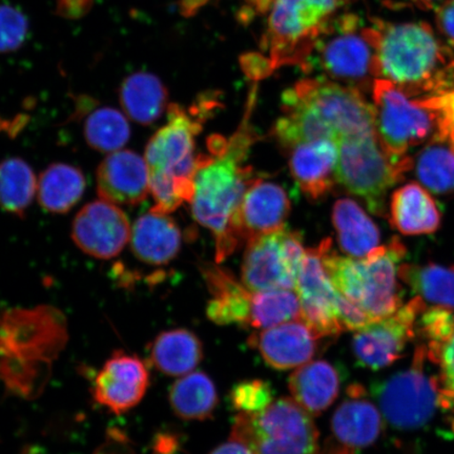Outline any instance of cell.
I'll return each instance as SVG.
<instances>
[{
	"instance_id": "obj_13",
	"label": "cell",
	"mask_w": 454,
	"mask_h": 454,
	"mask_svg": "<svg viewBox=\"0 0 454 454\" xmlns=\"http://www.w3.org/2000/svg\"><path fill=\"white\" fill-rule=\"evenodd\" d=\"M425 346L414 356L411 368L399 372L374 387L384 417L395 427L411 429L421 427L434 416L439 404V394L434 379L424 371Z\"/></svg>"
},
{
	"instance_id": "obj_6",
	"label": "cell",
	"mask_w": 454,
	"mask_h": 454,
	"mask_svg": "<svg viewBox=\"0 0 454 454\" xmlns=\"http://www.w3.org/2000/svg\"><path fill=\"white\" fill-rule=\"evenodd\" d=\"M348 0H252L258 13L268 14L261 48L270 71L302 66L312 44Z\"/></svg>"
},
{
	"instance_id": "obj_22",
	"label": "cell",
	"mask_w": 454,
	"mask_h": 454,
	"mask_svg": "<svg viewBox=\"0 0 454 454\" xmlns=\"http://www.w3.org/2000/svg\"><path fill=\"white\" fill-rule=\"evenodd\" d=\"M287 152L289 168L304 194L312 200L325 196L337 181V142L332 139L302 142Z\"/></svg>"
},
{
	"instance_id": "obj_33",
	"label": "cell",
	"mask_w": 454,
	"mask_h": 454,
	"mask_svg": "<svg viewBox=\"0 0 454 454\" xmlns=\"http://www.w3.org/2000/svg\"><path fill=\"white\" fill-rule=\"evenodd\" d=\"M37 192L35 174L20 158L0 161V208L24 217Z\"/></svg>"
},
{
	"instance_id": "obj_1",
	"label": "cell",
	"mask_w": 454,
	"mask_h": 454,
	"mask_svg": "<svg viewBox=\"0 0 454 454\" xmlns=\"http://www.w3.org/2000/svg\"><path fill=\"white\" fill-rule=\"evenodd\" d=\"M254 101V92L239 128L230 139L213 136L208 140L209 155L197 158L192 211L196 221L215 236L217 263L240 246L235 220L242 198L254 179L253 168L244 166L258 138L251 124Z\"/></svg>"
},
{
	"instance_id": "obj_14",
	"label": "cell",
	"mask_w": 454,
	"mask_h": 454,
	"mask_svg": "<svg viewBox=\"0 0 454 454\" xmlns=\"http://www.w3.org/2000/svg\"><path fill=\"white\" fill-rule=\"evenodd\" d=\"M425 309L424 300L416 297L393 315L356 331L353 350L357 362L373 371L393 364L414 336L419 317Z\"/></svg>"
},
{
	"instance_id": "obj_31",
	"label": "cell",
	"mask_w": 454,
	"mask_h": 454,
	"mask_svg": "<svg viewBox=\"0 0 454 454\" xmlns=\"http://www.w3.org/2000/svg\"><path fill=\"white\" fill-rule=\"evenodd\" d=\"M168 400L176 416L184 421L211 418L219 402L213 380L202 372H192L176 381L169 389Z\"/></svg>"
},
{
	"instance_id": "obj_26",
	"label": "cell",
	"mask_w": 454,
	"mask_h": 454,
	"mask_svg": "<svg viewBox=\"0 0 454 454\" xmlns=\"http://www.w3.org/2000/svg\"><path fill=\"white\" fill-rule=\"evenodd\" d=\"M390 220L403 235H428L439 229L441 215L429 192L411 183L397 189L391 197Z\"/></svg>"
},
{
	"instance_id": "obj_39",
	"label": "cell",
	"mask_w": 454,
	"mask_h": 454,
	"mask_svg": "<svg viewBox=\"0 0 454 454\" xmlns=\"http://www.w3.org/2000/svg\"><path fill=\"white\" fill-rule=\"evenodd\" d=\"M231 404L242 413H259L274 402V394L268 382L249 380L238 383L231 393Z\"/></svg>"
},
{
	"instance_id": "obj_35",
	"label": "cell",
	"mask_w": 454,
	"mask_h": 454,
	"mask_svg": "<svg viewBox=\"0 0 454 454\" xmlns=\"http://www.w3.org/2000/svg\"><path fill=\"white\" fill-rule=\"evenodd\" d=\"M299 319H302V309L294 289L253 293L249 326L266 329Z\"/></svg>"
},
{
	"instance_id": "obj_2",
	"label": "cell",
	"mask_w": 454,
	"mask_h": 454,
	"mask_svg": "<svg viewBox=\"0 0 454 454\" xmlns=\"http://www.w3.org/2000/svg\"><path fill=\"white\" fill-rule=\"evenodd\" d=\"M67 342L64 315L49 305L0 315V380L11 393L34 399Z\"/></svg>"
},
{
	"instance_id": "obj_9",
	"label": "cell",
	"mask_w": 454,
	"mask_h": 454,
	"mask_svg": "<svg viewBox=\"0 0 454 454\" xmlns=\"http://www.w3.org/2000/svg\"><path fill=\"white\" fill-rule=\"evenodd\" d=\"M337 144L338 183L362 199L373 214L383 215L386 195L402 180L412 163L391 158L383 149L377 130L350 136Z\"/></svg>"
},
{
	"instance_id": "obj_18",
	"label": "cell",
	"mask_w": 454,
	"mask_h": 454,
	"mask_svg": "<svg viewBox=\"0 0 454 454\" xmlns=\"http://www.w3.org/2000/svg\"><path fill=\"white\" fill-rule=\"evenodd\" d=\"M291 212L287 192L279 184L254 178L238 209L235 234L238 242L251 241L286 227Z\"/></svg>"
},
{
	"instance_id": "obj_36",
	"label": "cell",
	"mask_w": 454,
	"mask_h": 454,
	"mask_svg": "<svg viewBox=\"0 0 454 454\" xmlns=\"http://www.w3.org/2000/svg\"><path fill=\"white\" fill-rule=\"evenodd\" d=\"M416 170L426 189L435 194L454 191V147L438 137L419 155Z\"/></svg>"
},
{
	"instance_id": "obj_32",
	"label": "cell",
	"mask_w": 454,
	"mask_h": 454,
	"mask_svg": "<svg viewBox=\"0 0 454 454\" xmlns=\"http://www.w3.org/2000/svg\"><path fill=\"white\" fill-rule=\"evenodd\" d=\"M85 177L81 168L54 163L45 168L37 183L38 201L45 211L65 214L81 200Z\"/></svg>"
},
{
	"instance_id": "obj_40",
	"label": "cell",
	"mask_w": 454,
	"mask_h": 454,
	"mask_svg": "<svg viewBox=\"0 0 454 454\" xmlns=\"http://www.w3.org/2000/svg\"><path fill=\"white\" fill-rule=\"evenodd\" d=\"M27 22L19 11L0 8V52L12 51L25 41Z\"/></svg>"
},
{
	"instance_id": "obj_19",
	"label": "cell",
	"mask_w": 454,
	"mask_h": 454,
	"mask_svg": "<svg viewBox=\"0 0 454 454\" xmlns=\"http://www.w3.org/2000/svg\"><path fill=\"white\" fill-rule=\"evenodd\" d=\"M317 338L302 319L252 334L248 342L257 349L266 364L277 371L299 368L316 356Z\"/></svg>"
},
{
	"instance_id": "obj_25",
	"label": "cell",
	"mask_w": 454,
	"mask_h": 454,
	"mask_svg": "<svg viewBox=\"0 0 454 454\" xmlns=\"http://www.w3.org/2000/svg\"><path fill=\"white\" fill-rule=\"evenodd\" d=\"M349 399L338 407L332 419V430L334 438L340 445L364 448L378 439L381 431V416L377 407L371 402L362 399V389L350 387Z\"/></svg>"
},
{
	"instance_id": "obj_3",
	"label": "cell",
	"mask_w": 454,
	"mask_h": 454,
	"mask_svg": "<svg viewBox=\"0 0 454 454\" xmlns=\"http://www.w3.org/2000/svg\"><path fill=\"white\" fill-rule=\"evenodd\" d=\"M366 32L374 50V77L407 95L433 94L445 82L453 59L429 25L372 20Z\"/></svg>"
},
{
	"instance_id": "obj_42",
	"label": "cell",
	"mask_w": 454,
	"mask_h": 454,
	"mask_svg": "<svg viewBox=\"0 0 454 454\" xmlns=\"http://www.w3.org/2000/svg\"><path fill=\"white\" fill-rule=\"evenodd\" d=\"M209 454H254L242 442L230 438L229 442L215 448Z\"/></svg>"
},
{
	"instance_id": "obj_7",
	"label": "cell",
	"mask_w": 454,
	"mask_h": 454,
	"mask_svg": "<svg viewBox=\"0 0 454 454\" xmlns=\"http://www.w3.org/2000/svg\"><path fill=\"white\" fill-rule=\"evenodd\" d=\"M366 27L356 14L333 16L312 44L301 69L362 92L373 76L374 50Z\"/></svg>"
},
{
	"instance_id": "obj_28",
	"label": "cell",
	"mask_w": 454,
	"mask_h": 454,
	"mask_svg": "<svg viewBox=\"0 0 454 454\" xmlns=\"http://www.w3.org/2000/svg\"><path fill=\"white\" fill-rule=\"evenodd\" d=\"M150 357L157 371L167 376H185L201 362L203 345L189 329H169L159 333L153 340Z\"/></svg>"
},
{
	"instance_id": "obj_44",
	"label": "cell",
	"mask_w": 454,
	"mask_h": 454,
	"mask_svg": "<svg viewBox=\"0 0 454 454\" xmlns=\"http://www.w3.org/2000/svg\"><path fill=\"white\" fill-rule=\"evenodd\" d=\"M411 2L419 8L431 9L434 8L435 4L440 2V0H411Z\"/></svg>"
},
{
	"instance_id": "obj_43",
	"label": "cell",
	"mask_w": 454,
	"mask_h": 454,
	"mask_svg": "<svg viewBox=\"0 0 454 454\" xmlns=\"http://www.w3.org/2000/svg\"><path fill=\"white\" fill-rule=\"evenodd\" d=\"M325 454H354L353 450L342 445H331L326 447Z\"/></svg>"
},
{
	"instance_id": "obj_41",
	"label": "cell",
	"mask_w": 454,
	"mask_h": 454,
	"mask_svg": "<svg viewBox=\"0 0 454 454\" xmlns=\"http://www.w3.org/2000/svg\"><path fill=\"white\" fill-rule=\"evenodd\" d=\"M439 31L454 45V0H444L435 11Z\"/></svg>"
},
{
	"instance_id": "obj_23",
	"label": "cell",
	"mask_w": 454,
	"mask_h": 454,
	"mask_svg": "<svg viewBox=\"0 0 454 454\" xmlns=\"http://www.w3.org/2000/svg\"><path fill=\"white\" fill-rule=\"evenodd\" d=\"M202 275L213 296L207 309L208 319L218 325L249 326L253 293L217 265H203Z\"/></svg>"
},
{
	"instance_id": "obj_37",
	"label": "cell",
	"mask_w": 454,
	"mask_h": 454,
	"mask_svg": "<svg viewBox=\"0 0 454 454\" xmlns=\"http://www.w3.org/2000/svg\"><path fill=\"white\" fill-rule=\"evenodd\" d=\"M129 136L126 116L113 107L94 111L84 122V138L95 151L117 152L126 145Z\"/></svg>"
},
{
	"instance_id": "obj_29",
	"label": "cell",
	"mask_w": 454,
	"mask_h": 454,
	"mask_svg": "<svg viewBox=\"0 0 454 454\" xmlns=\"http://www.w3.org/2000/svg\"><path fill=\"white\" fill-rule=\"evenodd\" d=\"M333 223L340 249L351 258H364L380 247L376 223L359 204L348 198L340 199L333 209Z\"/></svg>"
},
{
	"instance_id": "obj_4",
	"label": "cell",
	"mask_w": 454,
	"mask_h": 454,
	"mask_svg": "<svg viewBox=\"0 0 454 454\" xmlns=\"http://www.w3.org/2000/svg\"><path fill=\"white\" fill-rule=\"evenodd\" d=\"M218 104L203 98L190 110L170 104L168 122L147 142L145 161L155 206L152 211L168 215L194 196L197 168L195 138L204 121Z\"/></svg>"
},
{
	"instance_id": "obj_8",
	"label": "cell",
	"mask_w": 454,
	"mask_h": 454,
	"mask_svg": "<svg viewBox=\"0 0 454 454\" xmlns=\"http://www.w3.org/2000/svg\"><path fill=\"white\" fill-rule=\"evenodd\" d=\"M311 414L281 397L259 413H238L231 438L254 454H320L319 431Z\"/></svg>"
},
{
	"instance_id": "obj_45",
	"label": "cell",
	"mask_w": 454,
	"mask_h": 454,
	"mask_svg": "<svg viewBox=\"0 0 454 454\" xmlns=\"http://www.w3.org/2000/svg\"><path fill=\"white\" fill-rule=\"evenodd\" d=\"M348 2H350V0H348Z\"/></svg>"
},
{
	"instance_id": "obj_20",
	"label": "cell",
	"mask_w": 454,
	"mask_h": 454,
	"mask_svg": "<svg viewBox=\"0 0 454 454\" xmlns=\"http://www.w3.org/2000/svg\"><path fill=\"white\" fill-rule=\"evenodd\" d=\"M98 192L102 200L138 206L151 192L145 159L133 151L111 153L98 167Z\"/></svg>"
},
{
	"instance_id": "obj_12",
	"label": "cell",
	"mask_w": 454,
	"mask_h": 454,
	"mask_svg": "<svg viewBox=\"0 0 454 454\" xmlns=\"http://www.w3.org/2000/svg\"><path fill=\"white\" fill-rule=\"evenodd\" d=\"M306 249L297 232L286 229L247 242L241 282L252 293L294 289Z\"/></svg>"
},
{
	"instance_id": "obj_34",
	"label": "cell",
	"mask_w": 454,
	"mask_h": 454,
	"mask_svg": "<svg viewBox=\"0 0 454 454\" xmlns=\"http://www.w3.org/2000/svg\"><path fill=\"white\" fill-rule=\"evenodd\" d=\"M400 277L405 278L423 300L454 311V268L438 264L422 268L405 265L400 268Z\"/></svg>"
},
{
	"instance_id": "obj_21",
	"label": "cell",
	"mask_w": 454,
	"mask_h": 454,
	"mask_svg": "<svg viewBox=\"0 0 454 454\" xmlns=\"http://www.w3.org/2000/svg\"><path fill=\"white\" fill-rule=\"evenodd\" d=\"M425 310L422 328L427 340L426 353L438 369L434 382L439 405L454 428V311L442 308Z\"/></svg>"
},
{
	"instance_id": "obj_15",
	"label": "cell",
	"mask_w": 454,
	"mask_h": 454,
	"mask_svg": "<svg viewBox=\"0 0 454 454\" xmlns=\"http://www.w3.org/2000/svg\"><path fill=\"white\" fill-rule=\"evenodd\" d=\"M302 320L317 338L338 337L344 331L337 303L340 293L323 265L319 247L306 249L296 283Z\"/></svg>"
},
{
	"instance_id": "obj_10",
	"label": "cell",
	"mask_w": 454,
	"mask_h": 454,
	"mask_svg": "<svg viewBox=\"0 0 454 454\" xmlns=\"http://www.w3.org/2000/svg\"><path fill=\"white\" fill-rule=\"evenodd\" d=\"M374 123L380 142L395 161L411 163L407 153L424 141L436 128L433 111L416 100L387 79L377 78L372 83Z\"/></svg>"
},
{
	"instance_id": "obj_38",
	"label": "cell",
	"mask_w": 454,
	"mask_h": 454,
	"mask_svg": "<svg viewBox=\"0 0 454 454\" xmlns=\"http://www.w3.org/2000/svg\"><path fill=\"white\" fill-rule=\"evenodd\" d=\"M416 101L435 114L436 137L454 147V59L444 84L434 93Z\"/></svg>"
},
{
	"instance_id": "obj_30",
	"label": "cell",
	"mask_w": 454,
	"mask_h": 454,
	"mask_svg": "<svg viewBox=\"0 0 454 454\" xmlns=\"http://www.w3.org/2000/svg\"><path fill=\"white\" fill-rule=\"evenodd\" d=\"M119 99L124 113L135 122L150 126L168 110V90L150 73H136L121 84Z\"/></svg>"
},
{
	"instance_id": "obj_11",
	"label": "cell",
	"mask_w": 454,
	"mask_h": 454,
	"mask_svg": "<svg viewBox=\"0 0 454 454\" xmlns=\"http://www.w3.org/2000/svg\"><path fill=\"white\" fill-rule=\"evenodd\" d=\"M309 110L338 142L376 130L372 105L361 90L321 77L305 78L284 93Z\"/></svg>"
},
{
	"instance_id": "obj_27",
	"label": "cell",
	"mask_w": 454,
	"mask_h": 454,
	"mask_svg": "<svg viewBox=\"0 0 454 454\" xmlns=\"http://www.w3.org/2000/svg\"><path fill=\"white\" fill-rule=\"evenodd\" d=\"M293 399L311 416H319L336 401L340 391L337 368L326 361L301 366L288 381Z\"/></svg>"
},
{
	"instance_id": "obj_24",
	"label": "cell",
	"mask_w": 454,
	"mask_h": 454,
	"mask_svg": "<svg viewBox=\"0 0 454 454\" xmlns=\"http://www.w3.org/2000/svg\"><path fill=\"white\" fill-rule=\"evenodd\" d=\"M181 231L168 215L152 211L136 221L130 231V249L141 262L166 265L177 257Z\"/></svg>"
},
{
	"instance_id": "obj_17",
	"label": "cell",
	"mask_w": 454,
	"mask_h": 454,
	"mask_svg": "<svg viewBox=\"0 0 454 454\" xmlns=\"http://www.w3.org/2000/svg\"><path fill=\"white\" fill-rule=\"evenodd\" d=\"M128 215L116 204L105 200L88 203L76 215L72 238L90 257L109 260L122 252L130 239Z\"/></svg>"
},
{
	"instance_id": "obj_5",
	"label": "cell",
	"mask_w": 454,
	"mask_h": 454,
	"mask_svg": "<svg viewBox=\"0 0 454 454\" xmlns=\"http://www.w3.org/2000/svg\"><path fill=\"white\" fill-rule=\"evenodd\" d=\"M331 239L319 246L322 262L338 291L366 312L372 321L393 315L401 308L397 296V268L405 248L394 239L364 258L343 257L333 251Z\"/></svg>"
},
{
	"instance_id": "obj_16",
	"label": "cell",
	"mask_w": 454,
	"mask_h": 454,
	"mask_svg": "<svg viewBox=\"0 0 454 454\" xmlns=\"http://www.w3.org/2000/svg\"><path fill=\"white\" fill-rule=\"evenodd\" d=\"M150 387V372L136 355L116 350L96 374L93 399L117 416L138 406Z\"/></svg>"
}]
</instances>
